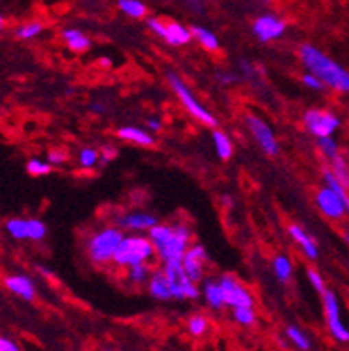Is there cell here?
<instances>
[{
	"label": "cell",
	"instance_id": "13",
	"mask_svg": "<svg viewBox=\"0 0 349 351\" xmlns=\"http://www.w3.org/2000/svg\"><path fill=\"white\" fill-rule=\"evenodd\" d=\"M316 205H318L320 212L326 217V219L339 220L348 213L346 208V203L341 199L339 194H335L330 187H322V189L316 193Z\"/></svg>",
	"mask_w": 349,
	"mask_h": 351
},
{
	"label": "cell",
	"instance_id": "41",
	"mask_svg": "<svg viewBox=\"0 0 349 351\" xmlns=\"http://www.w3.org/2000/svg\"><path fill=\"white\" fill-rule=\"evenodd\" d=\"M147 130L150 133H159L163 130V123L159 119H156V117H152V119L147 121Z\"/></svg>",
	"mask_w": 349,
	"mask_h": 351
},
{
	"label": "cell",
	"instance_id": "28",
	"mask_svg": "<svg viewBox=\"0 0 349 351\" xmlns=\"http://www.w3.org/2000/svg\"><path fill=\"white\" fill-rule=\"evenodd\" d=\"M285 334H287L288 339L292 341L293 346L299 348V350H309L311 348V339L307 337V334L302 328L296 327V325H288Z\"/></svg>",
	"mask_w": 349,
	"mask_h": 351
},
{
	"label": "cell",
	"instance_id": "44",
	"mask_svg": "<svg viewBox=\"0 0 349 351\" xmlns=\"http://www.w3.org/2000/svg\"><path fill=\"white\" fill-rule=\"evenodd\" d=\"M222 201H224V205H227V206H230V205H232V203H234V201H232V197H230V196H224Z\"/></svg>",
	"mask_w": 349,
	"mask_h": 351
},
{
	"label": "cell",
	"instance_id": "15",
	"mask_svg": "<svg viewBox=\"0 0 349 351\" xmlns=\"http://www.w3.org/2000/svg\"><path fill=\"white\" fill-rule=\"evenodd\" d=\"M117 224L126 231H150L154 226L158 224V217L149 212H131L119 217Z\"/></svg>",
	"mask_w": 349,
	"mask_h": 351
},
{
	"label": "cell",
	"instance_id": "25",
	"mask_svg": "<svg viewBox=\"0 0 349 351\" xmlns=\"http://www.w3.org/2000/svg\"><path fill=\"white\" fill-rule=\"evenodd\" d=\"M323 180H325V186L330 187L332 191H334L335 194H339L341 196V199L346 203V208H348V213H349V193H348V187L342 184L341 180H339L337 177L334 175V171L330 170V168H325L323 170Z\"/></svg>",
	"mask_w": 349,
	"mask_h": 351
},
{
	"label": "cell",
	"instance_id": "1",
	"mask_svg": "<svg viewBox=\"0 0 349 351\" xmlns=\"http://www.w3.org/2000/svg\"><path fill=\"white\" fill-rule=\"evenodd\" d=\"M299 56L304 69L322 79L326 88H332L341 93H349V72L342 69L337 62L328 58L322 49L311 44H302L299 47Z\"/></svg>",
	"mask_w": 349,
	"mask_h": 351
},
{
	"label": "cell",
	"instance_id": "19",
	"mask_svg": "<svg viewBox=\"0 0 349 351\" xmlns=\"http://www.w3.org/2000/svg\"><path fill=\"white\" fill-rule=\"evenodd\" d=\"M117 136L124 142L136 143V145L142 147H150L154 145V136L149 130H142V128L136 126H123L117 130Z\"/></svg>",
	"mask_w": 349,
	"mask_h": 351
},
{
	"label": "cell",
	"instance_id": "47",
	"mask_svg": "<svg viewBox=\"0 0 349 351\" xmlns=\"http://www.w3.org/2000/svg\"><path fill=\"white\" fill-rule=\"evenodd\" d=\"M4 28V18H2V14H0V30Z\"/></svg>",
	"mask_w": 349,
	"mask_h": 351
},
{
	"label": "cell",
	"instance_id": "21",
	"mask_svg": "<svg viewBox=\"0 0 349 351\" xmlns=\"http://www.w3.org/2000/svg\"><path fill=\"white\" fill-rule=\"evenodd\" d=\"M204 299H206L208 306L215 311H220V309L226 308V299H224V290L222 285H220L219 280H208L204 283Z\"/></svg>",
	"mask_w": 349,
	"mask_h": 351
},
{
	"label": "cell",
	"instance_id": "17",
	"mask_svg": "<svg viewBox=\"0 0 349 351\" xmlns=\"http://www.w3.org/2000/svg\"><path fill=\"white\" fill-rule=\"evenodd\" d=\"M288 232H290V236H292L293 241L299 245L300 250L304 252V255H306L309 261H316V258H318L320 252H318V247H316V243H315V239L307 234V232L304 231L300 226L292 224L290 228H288Z\"/></svg>",
	"mask_w": 349,
	"mask_h": 351
},
{
	"label": "cell",
	"instance_id": "9",
	"mask_svg": "<svg viewBox=\"0 0 349 351\" xmlns=\"http://www.w3.org/2000/svg\"><path fill=\"white\" fill-rule=\"evenodd\" d=\"M246 126H248L250 133L254 136V140L257 142V145L261 147L262 151L267 156H276L280 147H278V138L274 135L273 128L269 126L262 117L257 116H246Z\"/></svg>",
	"mask_w": 349,
	"mask_h": 351
},
{
	"label": "cell",
	"instance_id": "2",
	"mask_svg": "<svg viewBox=\"0 0 349 351\" xmlns=\"http://www.w3.org/2000/svg\"><path fill=\"white\" fill-rule=\"evenodd\" d=\"M150 241L156 247V255L163 263L182 261L191 243L192 231L185 224H156L149 231Z\"/></svg>",
	"mask_w": 349,
	"mask_h": 351
},
{
	"label": "cell",
	"instance_id": "6",
	"mask_svg": "<svg viewBox=\"0 0 349 351\" xmlns=\"http://www.w3.org/2000/svg\"><path fill=\"white\" fill-rule=\"evenodd\" d=\"M165 273L168 276L169 287H171L173 299L177 301H196L201 295L200 287L194 280H191L185 273L182 261H171V263H165Z\"/></svg>",
	"mask_w": 349,
	"mask_h": 351
},
{
	"label": "cell",
	"instance_id": "4",
	"mask_svg": "<svg viewBox=\"0 0 349 351\" xmlns=\"http://www.w3.org/2000/svg\"><path fill=\"white\" fill-rule=\"evenodd\" d=\"M124 234L121 228H104L89 238L88 255L95 264H108L123 241Z\"/></svg>",
	"mask_w": 349,
	"mask_h": 351
},
{
	"label": "cell",
	"instance_id": "22",
	"mask_svg": "<svg viewBox=\"0 0 349 351\" xmlns=\"http://www.w3.org/2000/svg\"><path fill=\"white\" fill-rule=\"evenodd\" d=\"M192 39V32L189 30L187 27H184L182 23L178 21H171L168 23V30H166V43L169 46H175V47H180L185 46V44L191 43Z\"/></svg>",
	"mask_w": 349,
	"mask_h": 351
},
{
	"label": "cell",
	"instance_id": "35",
	"mask_svg": "<svg viewBox=\"0 0 349 351\" xmlns=\"http://www.w3.org/2000/svg\"><path fill=\"white\" fill-rule=\"evenodd\" d=\"M51 162L43 161V159H30L27 162V171L32 177H44V175L51 173Z\"/></svg>",
	"mask_w": 349,
	"mask_h": 351
},
{
	"label": "cell",
	"instance_id": "37",
	"mask_svg": "<svg viewBox=\"0 0 349 351\" xmlns=\"http://www.w3.org/2000/svg\"><path fill=\"white\" fill-rule=\"evenodd\" d=\"M147 27H149V30L152 32L154 35H158L161 39H166L168 23H165V21L159 20V18H149V20H147Z\"/></svg>",
	"mask_w": 349,
	"mask_h": 351
},
{
	"label": "cell",
	"instance_id": "26",
	"mask_svg": "<svg viewBox=\"0 0 349 351\" xmlns=\"http://www.w3.org/2000/svg\"><path fill=\"white\" fill-rule=\"evenodd\" d=\"M117 8L133 20H142L147 16V5L142 0H117Z\"/></svg>",
	"mask_w": 349,
	"mask_h": 351
},
{
	"label": "cell",
	"instance_id": "20",
	"mask_svg": "<svg viewBox=\"0 0 349 351\" xmlns=\"http://www.w3.org/2000/svg\"><path fill=\"white\" fill-rule=\"evenodd\" d=\"M62 35L63 40H65L67 46H69V49L73 51V53H86V51L91 47L89 37L84 32L79 30V28H65Z\"/></svg>",
	"mask_w": 349,
	"mask_h": 351
},
{
	"label": "cell",
	"instance_id": "38",
	"mask_svg": "<svg viewBox=\"0 0 349 351\" xmlns=\"http://www.w3.org/2000/svg\"><path fill=\"white\" fill-rule=\"evenodd\" d=\"M307 278H309V282H311L313 289L323 295V292L326 290V285H325V280L322 278V274H320L316 269H307Z\"/></svg>",
	"mask_w": 349,
	"mask_h": 351
},
{
	"label": "cell",
	"instance_id": "16",
	"mask_svg": "<svg viewBox=\"0 0 349 351\" xmlns=\"http://www.w3.org/2000/svg\"><path fill=\"white\" fill-rule=\"evenodd\" d=\"M149 293L158 301H169L173 299L171 287H169L168 276H166L165 269L154 271L149 278Z\"/></svg>",
	"mask_w": 349,
	"mask_h": 351
},
{
	"label": "cell",
	"instance_id": "3",
	"mask_svg": "<svg viewBox=\"0 0 349 351\" xmlns=\"http://www.w3.org/2000/svg\"><path fill=\"white\" fill-rule=\"evenodd\" d=\"M156 255V247L150 241V238L145 236H124L123 241H121L119 248L115 252L114 261L112 263L115 266L121 267H130L133 264L139 263H147Z\"/></svg>",
	"mask_w": 349,
	"mask_h": 351
},
{
	"label": "cell",
	"instance_id": "45",
	"mask_svg": "<svg viewBox=\"0 0 349 351\" xmlns=\"http://www.w3.org/2000/svg\"><path fill=\"white\" fill-rule=\"evenodd\" d=\"M38 271H40V273H43L44 276H49V274H51V271H49V269H46V267H43V266L38 267Z\"/></svg>",
	"mask_w": 349,
	"mask_h": 351
},
{
	"label": "cell",
	"instance_id": "18",
	"mask_svg": "<svg viewBox=\"0 0 349 351\" xmlns=\"http://www.w3.org/2000/svg\"><path fill=\"white\" fill-rule=\"evenodd\" d=\"M5 285L11 290L12 293L23 298L25 301H34L35 299V285L28 276L25 274H14V276H9L5 280Z\"/></svg>",
	"mask_w": 349,
	"mask_h": 351
},
{
	"label": "cell",
	"instance_id": "32",
	"mask_svg": "<svg viewBox=\"0 0 349 351\" xmlns=\"http://www.w3.org/2000/svg\"><path fill=\"white\" fill-rule=\"evenodd\" d=\"M187 330H189V334H191V336H194V337L204 336V334H206V330H208L206 317H203V315H194V317L189 318Z\"/></svg>",
	"mask_w": 349,
	"mask_h": 351
},
{
	"label": "cell",
	"instance_id": "34",
	"mask_svg": "<svg viewBox=\"0 0 349 351\" xmlns=\"http://www.w3.org/2000/svg\"><path fill=\"white\" fill-rule=\"evenodd\" d=\"M98 161H100V152L91 149V147H84V149L79 152V165H81L82 168H86V170L95 168V166L98 165Z\"/></svg>",
	"mask_w": 349,
	"mask_h": 351
},
{
	"label": "cell",
	"instance_id": "30",
	"mask_svg": "<svg viewBox=\"0 0 349 351\" xmlns=\"http://www.w3.org/2000/svg\"><path fill=\"white\" fill-rule=\"evenodd\" d=\"M232 317L243 327H252L257 322V315H255L254 306H245V308H234L232 309Z\"/></svg>",
	"mask_w": 349,
	"mask_h": 351
},
{
	"label": "cell",
	"instance_id": "7",
	"mask_svg": "<svg viewBox=\"0 0 349 351\" xmlns=\"http://www.w3.org/2000/svg\"><path fill=\"white\" fill-rule=\"evenodd\" d=\"M323 311H325L326 328L330 332V336L337 343H349V328L342 322L339 299L335 295V292H332V290H325L323 292Z\"/></svg>",
	"mask_w": 349,
	"mask_h": 351
},
{
	"label": "cell",
	"instance_id": "31",
	"mask_svg": "<svg viewBox=\"0 0 349 351\" xmlns=\"http://www.w3.org/2000/svg\"><path fill=\"white\" fill-rule=\"evenodd\" d=\"M330 170L334 171L335 177H337L339 180H341L342 184L349 189V166L341 154L330 161Z\"/></svg>",
	"mask_w": 349,
	"mask_h": 351
},
{
	"label": "cell",
	"instance_id": "48",
	"mask_svg": "<svg viewBox=\"0 0 349 351\" xmlns=\"http://www.w3.org/2000/svg\"><path fill=\"white\" fill-rule=\"evenodd\" d=\"M346 241H348V243H349V234H348V236H346Z\"/></svg>",
	"mask_w": 349,
	"mask_h": 351
},
{
	"label": "cell",
	"instance_id": "42",
	"mask_svg": "<svg viewBox=\"0 0 349 351\" xmlns=\"http://www.w3.org/2000/svg\"><path fill=\"white\" fill-rule=\"evenodd\" d=\"M18 344L12 343L11 339H5V337H0V351H18Z\"/></svg>",
	"mask_w": 349,
	"mask_h": 351
},
{
	"label": "cell",
	"instance_id": "36",
	"mask_svg": "<svg viewBox=\"0 0 349 351\" xmlns=\"http://www.w3.org/2000/svg\"><path fill=\"white\" fill-rule=\"evenodd\" d=\"M43 25L38 23V21H30V23L23 25V27H19L16 30V35H18L19 39H34L37 37L40 32H43Z\"/></svg>",
	"mask_w": 349,
	"mask_h": 351
},
{
	"label": "cell",
	"instance_id": "46",
	"mask_svg": "<svg viewBox=\"0 0 349 351\" xmlns=\"http://www.w3.org/2000/svg\"><path fill=\"white\" fill-rule=\"evenodd\" d=\"M258 2H262V4H264V5H269V4H271V2H273V0H258Z\"/></svg>",
	"mask_w": 349,
	"mask_h": 351
},
{
	"label": "cell",
	"instance_id": "33",
	"mask_svg": "<svg viewBox=\"0 0 349 351\" xmlns=\"http://www.w3.org/2000/svg\"><path fill=\"white\" fill-rule=\"evenodd\" d=\"M318 147H320V151H322V154L325 156L328 161H332V159L339 156V147H337V142L334 140V136H320Z\"/></svg>",
	"mask_w": 349,
	"mask_h": 351
},
{
	"label": "cell",
	"instance_id": "39",
	"mask_svg": "<svg viewBox=\"0 0 349 351\" xmlns=\"http://www.w3.org/2000/svg\"><path fill=\"white\" fill-rule=\"evenodd\" d=\"M302 82H304V86H306V88L315 89V91H322V89L326 88V86L323 84L322 79H318L315 75V73H311V72L304 73V75H302Z\"/></svg>",
	"mask_w": 349,
	"mask_h": 351
},
{
	"label": "cell",
	"instance_id": "27",
	"mask_svg": "<svg viewBox=\"0 0 349 351\" xmlns=\"http://www.w3.org/2000/svg\"><path fill=\"white\" fill-rule=\"evenodd\" d=\"M273 271L274 276H276L281 283H287L288 280L292 278L293 273L292 261H290L287 255H276V257L273 258Z\"/></svg>",
	"mask_w": 349,
	"mask_h": 351
},
{
	"label": "cell",
	"instance_id": "40",
	"mask_svg": "<svg viewBox=\"0 0 349 351\" xmlns=\"http://www.w3.org/2000/svg\"><path fill=\"white\" fill-rule=\"evenodd\" d=\"M67 152L65 151H60V149H53V151L47 152V161L51 162V165H63V162L67 161Z\"/></svg>",
	"mask_w": 349,
	"mask_h": 351
},
{
	"label": "cell",
	"instance_id": "12",
	"mask_svg": "<svg viewBox=\"0 0 349 351\" xmlns=\"http://www.w3.org/2000/svg\"><path fill=\"white\" fill-rule=\"evenodd\" d=\"M254 35L261 43H271V40L280 39L287 30V23L276 14H261L254 21Z\"/></svg>",
	"mask_w": 349,
	"mask_h": 351
},
{
	"label": "cell",
	"instance_id": "24",
	"mask_svg": "<svg viewBox=\"0 0 349 351\" xmlns=\"http://www.w3.org/2000/svg\"><path fill=\"white\" fill-rule=\"evenodd\" d=\"M191 32H192V39H196L204 49L211 51V53H213V51H219L220 43L213 32L208 30V28L204 27H200V25H194V27L191 28Z\"/></svg>",
	"mask_w": 349,
	"mask_h": 351
},
{
	"label": "cell",
	"instance_id": "8",
	"mask_svg": "<svg viewBox=\"0 0 349 351\" xmlns=\"http://www.w3.org/2000/svg\"><path fill=\"white\" fill-rule=\"evenodd\" d=\"M304 126L313 136H332L341 126V119L335 114L320 110V108H311L304 114Z\"/></svg>",
	"mask_w": 349,
	"mask_h": 351
},
{
	"label": "cell",
	"instance_id": "23",
	"mask_svg": "<svg viewBox=\"0 0 349 351\" xmlns=\"http://www.w3.org/2000/svg\"><path fill=\"white\" fill-rule=\"evenodd\" d=\"M211 140H213V147H215V152L222 161H229L234 154V145H232V140L220 130H215L211 133Z\"/></svg>",
	"mask_w": 349,
	"mask_h": 351
},
{
	"label": "cell",
	"instance_id": "29",
	"mask_svg": "<svg viewBox=\"0 0 349 351\" xmlns=\"http://www.w3.org/2000/svg\"><path fill=\"white\" fill-rule=\"evenodd\" d=\"M128 278H130L131 283L134 285H142V283L149 282L150 278V269L145 263H139V264H133V266L128 267Z\"/></svg>",
	"mask_w": 349,
	"mask_h": 351
},
{
	"label": "cell",
	"instance_id": "14",
	"mask_svg": "<svg viewBox=\"0 0 349 351\" xmlns=\"http://www.w3.org/2000/svg\"><path fill=\"white\" fill-rule=\"evenodd\" d=\"M206 250L201 245H192L187 248L184 258H182V266L191 280L200 283L204 276V263H206Z\"/></svg>",
	"mask_w": 349,
	"mask_h": 351
},
{
	"label": "cell",
	"instance_id": "43",
	"mask_svg": "<svg viewBox=\"0 0 349 351\" xmlns=\"http://www.w3.org/2000/svg\"><path fill=\"white\" fill-rule=\"evenodd\" d=\"M217 79H219V82H222V84H232V82L236 81V77L232 73H219Z\"/></svg>",
	"mask_w": 349,
	"mask_h": 351
},
{
	"label": "cell",
	"instance_id": "11",
	"mask_svg": "<svg viewBox=\"0 0 349 351\" xmlns=\"http://www.w3.org/2000/svg\"><path fill=\"white\" fill-rule=\"evenodd\" d=\"M5 229L16 239H34V241H40L47 234L46 224L37 219H12L5 224Z\"/></svg>",
	"mask_w": 349,
	"mask_h": 351
},
{
	"label": "cell",
	"instance_id": "10",
	"mask_svg": "<svg viewBox=\"0 0 349 351\" xmlns=\"http://www.w3.org/2000/svg\"><path fill=\"white\" fill-rule=\"evenodd\" d=\"M224 290V299H226V306L229 308H245V306H254V295L230 274H226L219 280Z\"/></svg>",
	"mask_w": 349,
	"mask_h": 351
},
{
	"label": "cell",
	"instance_id": "5",
	"mask_svg": "<svg viewBox=\"0 0 349 351\" xmlns=\"http://www.w3.org/2000/svg\"><path fill=\"white\" fill-rule=\"evenodd\" d=\"M168 82L169 86H171L173 93L177 95V98L182 101L185 110H187L194 119L203 123L204 126H211V128L217 126L215 116H213L208 108H204V105L200 104V100L192 95L191 89L187 88V84L178 77L177 73H168Z\"/></svg>",
	"mask_w": 349,
	"mask_h": 351
}]
</instances>
